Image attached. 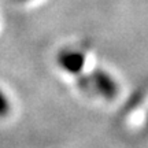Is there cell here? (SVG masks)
<instances>
[{"label":"cell","mask_w":148,"mask_h":148,"mask_svg":"<svg viewBox=\"0 0 148 148\" xmlns=\"http://www.w3.org/2000/svg\"><path fill=\"white\" fill-rule=\"evenodd\" d=\"M8 110V101H7V97H5L1 92H0V115L7 112Z\"/></svg>","instance_id":"1"}]
</instances>
